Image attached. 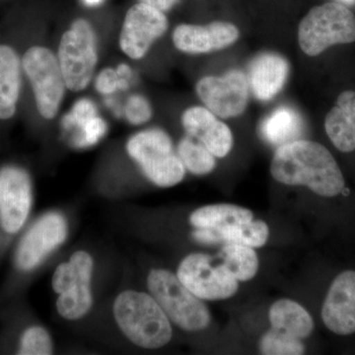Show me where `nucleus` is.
Here are the masks:
<instances>
[{"mask_svg":"<svg viewBox=\"0 0 355 355\" xmlns=\"http://www.w3.org/2000/svg\"><path fill=\"white\" fill-rule=\"evenodd\" d=\"M270 173L288 186H305L317 195L333 198L342 193L345 179L330 151L311 140L298 139L277 147Z\"/></svg>","mask_w":355,"mask_h":355,"instance_id":"1","label":"nucleus"},{"mask_svg":"<svg viewBox=\"0 0 355 355\" xmlns=\"http://www.w3.org/2000/svg\"><path fill=\"white\" fill-rule=\"evenodd\" d=\"M113 311L119 328L137 347L157 349L171 340L169 318L151 294L121 292L114 300Z\"/></svg>","mask_w":355,"mask_h":355,"instance_id":"2","label":"nucleus"},{"mask_svg":"<svg viewBox=\"0 0 355 355\" xmlns=\"http://www.w3.org/2000/svg\"><path fill=\"white\" fill-rule=\"evenodd\" d=\"M125 148L128 156L156 186L170 188L183 181L186 169L165 130L153 128L133 133Z\"/></svg>","mask_w":355,"mask_h":355,"instance_id":"3","label":"nucleus"},{"mask_svg":"<svg viewBox=\"0 0 355 355\" xmlns=\"http://www.w3.org/2000/svg\"><path fill=\"white\" fill-rule=\"evenodd\" d=\"M57 57L67 89L83 92L93 83L99 62L98 37L92 23L77 18L60 37Z\"/></svg>","mask_w":355,"mask_h":355,"instance_id":"4","label":"nucleus"},{"mask_svg":"<svg viewBox=\"0 0 355 355\" xmlns=\"http://www.w3.org/2000/svg\"><path fill=\"white\" fill-rule=\"evenodd\" d=\"M22 67L38 114L44 120H53L69 90L57 53L43 44H34L23 53Z\"/></svg>","mask_w":355,"mask_h":355,"instance_id":"5","label":"nucleus"},{"mask_svg":"<svg viewBox=\"0 0 355 355\" xmlns=\"http://www.w3.org/2000/svg\"><path fill=\"white\" fill-rule=\"evenodd\" d=\"M298 42L309 57H317L336 44L354 43L355 15L336 2L313 7L299 24Z\"/></svg>","mask_w":355,"mask_h":355,"instance_id":"6","label":"nucleus"},{"mask_svg":"<svg viewBox=\"0 0 355 355\" xmlns=\"http://www.w3.org/2000/svg\"><path fill=\"white\" fill-rule=\"evenodd\" d=\"M147 286L170 321L184 331L205 330L210 323L207 306L182 284L177 275L167 270H153Z\"/></svg>","mask_w":355,"mask_h":355,"instance_id":"7","label":"nucleus"},{"mask_svg":"<svg viewBox=\"0 0 355 355\" xmlns=\"http://www.w3.org/2000/svg\"><path fill=\"white\" fill-rule=\"evenodd\" d=\"M93 266L90 254L78 251L70 257L69 261L55 268L51 286L60 295L57 309L64 319H80L92 307L90 284Z\"/></svg>","mask_w":355,"mask_h":355,"instance_id":"8","label":"nucleus"},{"mask_svg":"<svg viewBox=\"0 0 355 355\" xmlns=\"http://www.w3.org/2000/svg\"><path fill=\"white\" fill-rule=\"evenodd\" d=\"M168 28L169 21L165 12L139 1L128 8L123 18L119 35L120 50L130 60H142Z\"/></svg>","mask_w":355,"mask_h":355,"instance_id":"9","label":"nucleus"},{"mask_svg":"<svg viewBox=\"0 0 355 355\" xmlns=\"http://www.w3.org/2000/svg\"><path fill=\"white\" fill-rule=\"evenodd\" d=\"M178 279L189 291L203 300H223L234 295L238 280L221 265H212V259L205 254H191L178 268Z\"/></svg>","mask_w":355,"mask_h":355,"instance_id":"10","label":"nucleus"},{"mask_svg":"<svg viewBox=\"0 0 355 355\" xmlns=\"http://www.w3.org/2000/svg\"><path fill=\"white\" fill-rule=\"evenodd\" d=\"M196 93L205 108L221 119L236 118L246 111L250 99L247 74L233 69L223 76H205L196 84Z\"/></svg>","mask_w":355,"mask_h":355,"instance_id":"11","label":"nucleus"},{"mask_svg":"<svg viewBox=\"0 0 355 355\" xmlns=\"http://www.w3.org/2000/svg\"><path fill=\"white\" fill-rule=\"evenodd\" d=\"M32 207V182L29 173L17 165L0 169V226L15 234L27 221Z\"/></svg>","mask_w":355,"mask_h":355,"instance_id":"12","label":"nucleus"},{"mask_svg":"<svg viewBox=\"0 0 355 355\" xmlns=\"http://www.w3.org/2000/svg\"><path fill=\"white\" fill-rule=\"evenodd\" d=\"M67 224L64 216L51 212L39 219L21 240L16 263L21 270L28 272L38 266L41 261L64 242Z\"/></svg>","mask_w":355,"mask_h":355,"instance_id":"13","label":"nucleus"},{"mask_svg":"<svg viewBox=\"0 0 355 355\" xmlns=\"http://www.w3.org/2000/svg\"><path fill=\"white\" fill-rule=\"evenodd\" d=\"M239 36V30L232 23L214 21L207 25H178L172 42L182 53L202 55L223 50L236 43Z\"/></svg>","mask_w":355,"mask_h":355,"instance_id":"14","label":"nucleus"},{"mask_svg":"<svg viewBox=\"0 0 355 355\" xmlns=\"http://www.w3.org/2000/svg\"><path fill=\"white\" fill-rule=\"evenodd\" d=\"M329 330L340 336L355 333V272L347 270L334 280L322 308Z\"/></svg>","mask_w":355,"mask_h":355,"instance_id":"15","label":"nucleus"},{"mask_svg":"<svg viewBox=\"0 0 355 355\" xmlns=\"http://www.w3.org/2000/svg\"><path fill=\"white\" fill-rule=\"evenodd\" d=\"M181 123L187 135L207 147L216 157H225L232 149L230 128L205 107L193 106L184 110Z\"/></svg>","mask_w":355,"mask_h":355,"instance_id":"16","label":"nucleus"},{"mask_svg":"<svg viewBox=\"0 0 355 355\" xmlns=\"http://www.w3.org/2000/svg\"><path fill=\"white\" fill-rule=\"evenodd\" d=\"M291 65L282 55L265 51L254 57L248 67V83L256 99L270 101L286 85Z\"/></svg>","mask_w":355,"mask_h":355,"instance_id":"17","label":"nucleus"},{"mask_svg":"<svg viewBox=\"0 0 355 355\" xmlns=\"http://www.w3.org/2000/svg\"><path fill=\"white\" fill-rule=\"evenodd\" d=\"M23 76L22 55L11 44L0 43V121L17 113Z\"/></svg>","mask_w":355,"mask_h":355,"instance_id":"18","label":"nucleus"},{"mask_svg":"<svg viewBox=\"0 0 355 355\" xmlns=\"http://www.w3.org/2000/svg\"><path fill=\"white\" fill-rule=\"evenodd\" d=\"M324 130L336 149L355 150V92L347 90L338 96L336 106L324 120Z\"/></svg>","mask_w":355,"mask_h":355,"instance_id":"19","label":"nucleus"},{"mask_svg":"<svg viewBox=\"0 0 355 355\" xmlns=\"http://www.w3.org/2000/svg\"><path fill=\"white\" fill-rule=\"evenodd\" d=\"M304 123L297 111L282 106L266 116L260 125L261 139L270 146L279 147L301 139Z\"/></svg>","mask_w":355,"mask_h":355,"instance_id":"20","label":"nucleus"},{"mask_svg":"<svg viewBox=\"0 0 355 355\" xmlns=\"http://www.w3.org/2000/svg\"><path fill=\"white\" fill-rule=\"evenodd\" d=\"M272 330L293 338L303 340L311 335L314 322L302 306L291 299H280L270 309Z\"/></svg>","mask_w":355,"mask_h":355,"instance_id":"21","label":"nucleus"},{"mask_svg":"<svg viewBox=\"0 0 355 355\" xmlns=\"http://www.w3.org/2000/svg\"><path fill=\"white\" fill-rule=\"evenodd\" d=\"M251 210L234 205H207L191 214L190 222L196 228L219 229L231 224L245 223L253 220Z\"/></svg>","mask_w":355,"mask_h":355,"instance_id":"22","label":"nucleus"},{"mask_svg":"<svg viewBox=\"0 0 355 355\" xmlns=\"http://www.w3.org/2000/svg\"><path fill=\"white\" fill-rule=\"evenodd\" d=\"M218 256L238 282H248L258 272L259 259L253 248L227 243Z\"/></svg>","mask_w":355,"mask_h":355,"instance_id":"23","label":"nucleus"},{"mask_svg":"<svg viewBox=\"0 0 355 355\" xmlns=\"http://www.w3.org/2000/svg\"><path fill=\"white\" fill-rule=\"evenodd\" d=\"M176 151L184 169L191 174L205 176L216 168V156L190 135H187L180 140Z\"/></svg>","mask_w":355,"mask_h":355,"instance_id":"24","label":"nucleus"},{"mask_svg":"<svg viewBox=\"0 0 355 355\" xmlns=\"http://www.w3.org/2000/svg\"><path fill=\"white\" fill-rule=\"evenodd\" d=\"M222 241L237 243L251 248H261L268 241L270 229L266 222L251 220L245 223L231 224L216 229Z\"/></svg>","mask_w":355,"mask_h":355,"instance_id":"25","label":"nucleus"},{"mask_svg":"<svg viewBox=\"0 0 355 355\" xmlns=\"http://www.w3.org/2000/svg\"><path fill=\"white\" fill-rule=\"evenodd\" d=\"M260 352L266 355H299L304 354L305 347L301 340L270 329L261 336Z\"/></svg>","mask_w":355,"mask_h":355,"instance_id":"26","label":"nucleus"},{"mask_svg":"<svg viewBox=\"0 0 355 355\" xmlns=\"http://www.w3.org/2000/svg\"><path fill=\"white\" fill-rule=\"evenodd\" d=\"M18 354L48 355L53 354L50 334L43 327L33 326L21 336Z\"/></svg>","mask_w":355,"mask_h":355,"instance_id":"27","label":"nucleus"},{"mask_svg":"<svg viewBox=\"0 0 355 355\" xmlns=\"http://www.w3.org/2000/svg\"><path fill=\"white\" fill-rule=\"evenodd\" d=\"M78 135L74 139L77 147H89L95 146L108 132V123L101 116H93L77 128Z\"/></svg>","mask_w":355,"mask_h":355,"instance_id":"28","label":"nucleus"},{"mask_svg":"<svg viewBox=\"0 0 355 355\" xmlns=\"http://www.w3.org/2000/svg\"><path fill=\"white\" fill-rule=\"evenodd\" d=\"M125 118L132 125H141L153 118L150 102L146 96L135 93L128 98L125 104Z\"/></svg>","mask_w":355,"mask_h":355,"instance_id":"29","label":"nucleus"},{"mask_svg":"<svg viewBox=\"0 0 355 355\" xmlns=\"http://www.w3.org/2000/svg\"><path fill=\"white\" fill-rule=\"evenodd\" d=\"M99 114L97 106L90 98H80L74 103L72 108L67 116H64L62 125L64 128H78L86 121L90 120L93 116Z\"/></svg>","mask_w":355,"mask_h":355,"instance_id":"30","label":"nucleus"},{"mask_svg":"<svg viewBox=\"0 0 355 355\" xmlns=\"http://www.w3.org/2000/svg\"><path fill=\"white\" fill-rule=\"evenodd\" d=\"M94 87L99 94L109 96L120 89L127 88L128 83L121 78L116 69L105 67L93 79Z\"/></svg>","mask_w":355,"mask_h":355,"instance_id":"31","label":"nucleus"},{"mask_svg":"<svg viewBox=\"0 0 355 355\" xmlns=\"http://www.w3.org/2000/svg\"><path fill=\"white\" fill-rule=\"evenodd\" d=\"M193 238L196 241L205 245L218 244L223 242L216 229L211 228H197V230L193 232Z\"/></svg>","mask_w":355,"mask_h":355,"instance_id":"32","label":"nucleus"},{"mask_svg":"<svg viewBox=\"0 0 355 355\" xmlns=\"http://www.w3.org/2000/svg\"><path fill=\"white\" fill-rule=\"evenodd\" d=\"M139 1L149 4V6L155 7L166 13L167 11L171 10L179 0H139Z\"/></svg>","mask_w":355,"mask_h":355,"instance_id":"33","label":"nucleus"},{"mask_svg":"<svg viewBox=\"0 0 355 355\" xmlns=\"http://www.w3.org/2000/svg\"><path fill=\"white\" fill-rule=\"evenodd\" d=\"M84 1H85V3L89 6H96L101 3L102 0H84Z\"/></svg>","mask_w":355,"mask_h":355,"instance_id":"34","label":"nucleus"},{"mask_svg":"<svg viewBox=\"0 0 355 355\" xmlns=\"http://www.w3.org/2000/svg\"><path fill=\"white\" fill-rule=\"evenodd\" d=\"M347 1H350V0H347Z\"/></svg>","mask_w":355,"mask_h":355,"instance_id":"35","label":"nucleus"}]
</instances>
